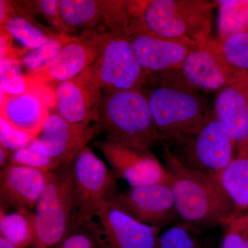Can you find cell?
Segmentation results:
<instances>
[{
	"label": "cell",
	"mask_w": 248,
	"mask_h": 248,
	"mask_svg": "<svg viewBox=\"0 0 248 248\" xmlns=\"http://www.w3.org/2000/svg\"><path fill=\"white\" fill-rule=\"evenodd\" d=\"M164 160L169 180L181 222L196 231L228 225L234 213L232 200L218 175H207L186 169L177 161L168 147Z\"/></svg>",
	"instance_id": "6da1fadb"
},
{
	"label": "cell",
	"mask_w": 248,
	"mask_h": 248,
	"mask_svg": "<svg viewBox=\"0 0 248 248\" xmlns=\"http://www.w3.org/2000/svg\"><path fill=\"white\" fill-rule=\"evenodd\" d=\"M215 6L214 1L207 0L130 1L131 33L143 31L198 46L209 40Z\"/></svg>",
	"instance_id": "7a4b0ae2"
},
{
	"label": "cell",
	"mask_w": 248,
	"mask_h": 248,
	"mask_svg": "<svg viewBox=\"0 0 248 248\" xmlns=\"http://www.w3.org/2000/svg\"><path fill=\"white\" fill-rule=\"evenodd\" d=\"M99 124L108 140L132 148L151 150L170 142L155 125L143 89L104 93Z\"/></svg>",
	"instance_id": "3957f363"
},
{
	"label": "cell",
	"mask_w": 248,
	"mask_h": 248,
	"mask_svg": "<svg viewBox=\"0 0 248 248\" xmlns=\"http://www.w3.org/2000/svg\"><path fill=\"white\" fill-rule=\"evenodd\" d=\"M154 86L146 93L155 125L160 134L172 142L195 133L214 117L205 98L182 86L154 77Z\"/></svg>",
	"instance_id": "277c9868"
},
{
	"label": "cell",
	"mask_w": 248,
	"mask_h": 248,
	"mask_svg": "<svg viewBox=\"0 0 248 248\" xmlns=\"http://www.w3.org/2000/svg\"><path fill=\"white\" fill-rule=\"evenodd\" d=\"M76 213L71 164L48 173L34 209L35 241L31 248H50L64 238Z\"/></svg>",
	"instance_id": "5b68a950"
},
{
	"label": "cell",
	"mask_w": 248,
	"mask_h": 248,
	"mask_svg": "<svg viewBox=\"0 0 248 248\" xmlns=\"http://www.w3.org/2000/svg\"><path fill=\"white\" fill-rule=\"evenodd\" d=\"M156 78L196 92H210L248 79V76L227 60L220 41L208 40L191 50L179 69Z\"/></svg>",
	"instance_id": "8992f818"
},
{
	"label": "cell",
	"mask_w": 248,
	"mask_h": 248,
	"mask_svg": "<svg viewBox=\"0 0 248 248\" xmlns=\"http://www.w3.org/2000/svg\"><path fill=\"white\" fill-rule=\"evenodd\" d=\"M172 144L170 151L183 166L207 175H218L234 159V141L215 117Z\"/></svg>",
	"instance_id": "52a82bcc"
},
{
	"label": "cell",
	"mask_w": 248,
	"mask_h": 248,
	"mask_svg": "<svg viewBox=\"0 0 248 248\" xmlns=\"http://www.w3.org/2000/svg\"><path fill=\"white\" fill-rule=\"evenodd\" d=\"M76 213L73 219L91 221L110 205L118 192L115 175L86 147L71 164Z\"/></svg>",
	"instance_id": "ba28073f"
},
{
	"label": "cell",
	"mask_w": 248,
	"mask_h": 248,
	"mask_svg": "<svg viewBox=\"0 0 248 248\" xmlns=\"http://www.w3.org/2000/svg\"><path fill=\"white\" fill-rule=\"evenodd\" d=\"M91 70L104 93L142 90L149 79L140 66L126 35H109Z\"/></svg>",
	"instance_id": "9c48e42d"
},
{
	"label": "cell",
	"mask_w": 248,
	"mask_h": 248,
	"mask_svg": "<svg viewBox=\"0 0 248 248\" xmlns=\"http://www.w3.org/2000/svg\"><path fill=\"white\" fill-rule=\"evenodd\" d=\"M60 4L63 20L73 32L79 29L106 35L131 32L130 1L60 0Z\"/></svg>",
	"instance_id": "30bf717a"
},
{
	"label": "cell",
	"mask_w": 248,
	"mask_h": 248,
	"mask_svg": "<svg viewBox=\"0 0 248 248\" xmlns=\"http://www.w3.org/2000/svg\"><path fill=\"white\" fill-rule=\"evenodd\" d=\"M110 205L140 223L158 228H162L179 218L168 183L130 186L119 192Z\"/></svg>",
	"instance_id": "8fae6325"
},
{
	"label": "cell",
	"mask_w": 248,
	"mask_h": 248,
	"mask_svg": "<svg viewBox=\"0 0 248 248\" xmlns=\"http://www.w3.org/2000/svg\"><path fill=\"white\" fill-rule=\"evenodd\" d=\"M94 146L104 155L115 177L124 179L130 186H144L168 183L166 169L151 150H142L106 140Z\"/></svg>",
	"instance_id": "7c38bea8"
},
{
	"label": "cell",
	"mask_w": 248,
	"mask_h": 248,
	"mask_svg": "<svg viewBox=\"0 0 248 248\" xmlns=\"http://www.w3.org/2000/svg\"><path fill=\"white\" fill-rule=\"evenodd\" d=\"M102 131L99 124L71 123L53 111L37 139L50 157L60 166H68Z\"/></svg>",
	"instance_id": "4fadbf2b"
},
{
	"label": "cell",
	"mask_w": 248,
	"mask_h": 248,
	"mask_svg": "<svg viewBox=\"0 0 248 248\" xmlns=\"http://www.w3.org/2000/svg\"><path fill=\"white\" fill-rule=\"evenodd\" d=\"M55 106L54 91L36 80L33 86L23 94L1 91L0 117L14 128L37 138Z\"/></svg>",
	"instance_id": "5bb4252c"
},
{
	"label": "cell",
	"mask_w": 248,
	"mask_h": 248,
	"mask_svg": "<svg viewBox=\"0 0 248 248\" xmlns=\"http://www.w3.org/2000/svg\"><path fill=\"white\" fill-rule=\"evenodd\" d=\"M109 35L83 31L63 46L43 70L29 76L45 84H58L76 78L92 66Z\"/></svg>",
	"instance_id": "9a60e30c"
},
{
	"label": "cell",
	"mask_w": 248,
	"mask_h": 248,
	"mask_svg": "<svg viewBox=\"0 0 248 248\" xmlns=\"http://www.w3.org/2000/svg\"><path fill=\"white\" fill-rule=\"evenodd\" d=\"M55 111L71 123H98L102 91L91 67L73 79L58 84L54 91Z\"/></svg>",
	"instance_id": "2e32d148"
},
{
	"label": "cell",
	"mask_w": 248,
	"mask_h": 248,
	"mask_svg": "<svg viewBox=\"0 0 248 248\" xmlns=\"http://www.w3.org/2000/svg\"><path fill=\"white\" fill-rule=\"evenodd\" d=\"M128 38L140 66L149 78L179 69L195 48L140 31H134Z\"/></svg>",
	"instance_id": "e0dca14e"
},
{
	"label": "cell",
	"mask_w": 248,
	"mask_h": 248,
	"mask_svg": "<svg viewBox=\"0 0 248 248\" xmlns=\"http://www.w3.org/2000/svg\"><path fill=\"white\" fill-rule=\"evenodd\" d=\"M108 248H155L161 228L143 224L109 205L98 215Z\"/></svg>",
	"instance_id": "ac0fdd59"
},
{
	"label": "cell",
	"mask_w": 248,
	"mask_h": 248,
	"mask_svg": "<svg viewBox=\"0 0 248 248\" xmlns=\"http://www.w3.org/2000/svg\"><path fill=\"white\" fill-rule=\"evenodd\" d=\"M48 173L27 166L9 165L0 172L1 208L33 211Z\"/></svg>",
	"instance_id": "d6986e66"
},
{
	"label": "cell",
	"mask_w": 248,
	"mask_h": 248,
	"mask_svg": "<svg viewBox=\"0 0 248 248\" xmlns=\"http://www.w3.org/2000/svg\"><path fill=\"white\" fill-rule=\"evenodd\" d=\"M213 114L234 141L238 156L242 155L248 141V79L220 91Z\"/></svg>",
	"instance_id": "ffe728a7"
},
{
	"label": "cell",
	"mask_w": 248,
	"mask_h": 248,
	"mask_svg": "<svg viewBox=\"0 0 248 248\" xmlns=\"http://www.w3.org/2000/svg\"><path fill=\"white\" fill-rule=\"evenodd\" d=\"M0 29L29 50L61 34L37 22L23 1H0Z\"/></svg>",
	"instance_id": "44dd1931"
},
{
	"label": "cell",
	"mask_w": 248,
	"mask_h": 248,
	"mask_svg": "<svg viewBox=\"0 0 248 248\" xmlns=\"http://www.w3.org/2000/svg\"><path fill=\"white\" fill-rule=\"evenodd\" d=\"M218 177L234 203L231 222L241 216V212L248 210V157L235 158Z\"/></svg>",
	"instance_id": "7402d4cb"
},
{
	"label": "cell",
	"mask_w": 248,
	"mask_h": 248,
	"mask_svg": "<svg viewBox=\"0 0 248 248\" xmlns=\"http://www.w3.org/2000/svg\"><path fill=\"white\" fill-rule=\"evenodd\" d=\"M35 214L19 210L9 213L0 210V237L20 248L32 247L35 241Z\"/></svg>",
	"instance_id": "603a6c76"
},
{
	"label": "cell",
	"mask_w": 248,
	"mask_h": 248,
	"mask_svg": "<svg viewBox=\"0 0 248 248\" xmlns=\"http://www.w3.org/2000/svg\"><path fill=\"white\" fill-rule=\"evenodd\" d=\"M214 3L218 8L220 42L248 32V0H218Z\"/></svg>",
	"instance_id": "cb8c5ba5"
},
{
	"label": "cell",
	"mask_w": 248,
	"mask_h": 248,
	"mask_svg": "<svg viewBox=\"0 0 248 248\" xmlns=\"http://www.w3.org/2000/svg\"><path fill=\"white\" fill-rule=\"evenodd\" d=\"M50 248H108L99 223L73 219L69 231L56 246Z\"/></svg>",
	"instance_id": "d4e9b609"
},
{
	"label": "cell",
	"mask_w": 248,
	"mask_h": 248,
	"mask_svg": "<svg viewBox=\"0 0 248 248\" xmlns=\"http://www.w3.org/2000/svg\"><path fill=\"white\" fill-rule=\"evenodd\" d=\"M73 38V36L61 33L40 46L28 50L20 59L22 67L25 68L27 75L33 76L43 70L60 50Z\"/></svg>",
	"instance_id": "484cf974"
},
{
	"label": "cell",
	"mask_w": 248,
	"mask_h": 248,
	"mask_svg": "<svg viewBox=\"0 0 248 248\" xmlns=\"http://www.w3.org/2000/svg\"><path fill=\"white\" fill-rule=\"evenodd\" d=\"M20 60L5 58L0 60V88L9 94H21L27 92L35 84L36 80L22 71Z\"/></svg>",
	"instance_id": "4316f807"
},
{
	"label": "cell",
	"mask_w": 248,
	"mask_h": 248,
	"mask_svg": "<svg viewBox=\"0 0 248 248\" xmlns=\"http://www.w3.org/2000/svg\"><path fill=\"white\" fill-rule=\"evenodd\" d=\"M9 165L27 166L45 172H51L62 167L46 153L37 138L25 146L12 152L9 158Z\"/></svg>",
	"instance_id": "83f0119b"
},
{
	"label": "cell",
	"mask_w": 248,
	"mask_h": 248,
	"mask_svg": "<svg viewBox=\"0 0 248 248\" xmlns=\"http://www.w3.org/2000/svg\"><path fill=\"white\" fill-rule=\"evenodd\" d=\"M186 223H178L159 235L155 248H208V241Z\"/></svg>",
	"instance_id": "f1b7e54d"
},
{
	"label": "cell",
	"mask_w": 248,
	"mask_h": 248,
	"mask_svg": "<svg viewBox=\"0 0 248 248\" xmlns=\"http://www.w3.org/2000/svg\"><path fill=\"white\" fill-rule=\"evenodd\" d=\"M221 48L227 60L248 76V32L232 36L221 42Z\"/></svg>",
	"instance_id": "f546056e"
},
{
	"label": "cell",
	"mask_w": 248,
	"mask_h": 248,
	"mask_svg": "<svg viewBox=\"0 0 248 248\" xmlns=\"http://www.w3.org/2000/svg\"><path fill=\"white\" fill-rule=\"evenodd\" d=\"M31 11L34 15L40 14L53 29L61 33L68 35L73 33V31L66 25L61 11L60 0H37L29 1Z\"/></svg>",
	"instance_id": "4dcf8cb0"
},
{
	"label": "cell",
	"mask_w": 248,
	"mask_h": 248,
	"mask_svg": "<svg viewBox=\"0 0 248 248\" xmlns=\"http://www.w3.org/2000/svg\"><path fill=\"white\" fill-rule=\"evenodd\" d=\"M34 138H35L14 128L0 117V146L12 153L25 146Z\"/></svg>",
	"instance_id": "1f68e13d"
},
{
	"label": "cell",
	"mask_w": 248,
	"mask_h": 248,
	"mask_svg": "<svg viewBox=\"0 0 248 248\" xmlns=\"http://www.w3.org/2000/svg\"><path fill=\"white\" fill-rule=\"evenodd\" d=\"M14 39L3 29L0 31V60L5 58H21L28 51L26 49H18L14 46Z\"/></svg>",
	"instance_id": "d6a6232c"
},
{
	"label": "cell",
	"mask_w": 248,
	"mask_h": 248,
	"mask_svg": "<svg viewBox=\"0 0 248 248\" xmlns=\"http://www.w3.org/2000/svg\"><path fill=\"white\" fill-rule=\"evenodd\" d=\"M221 248H248V241L241 233L228 225L222 241Z\"/></svg>",
	"instance_id": "836d02e7"
},
{
	"label": "cell",
	"mask_w": 248,
	"mask_h": 248,
	"mask_svg": "<svg viewBox=\"0 0 248 248\" xmlns=\"http://www.w3.org/2000/svg\"><path fill=\"white\" fill-rule=\"evenodd\" d=\"M228 225L241 233L248 241V215H241Z\"/></svg>",
	"instance_id": "e575fe53"
},
{
	"label": "cell",
	"mask_w": 248,
	"mask_h": 248,
	"mask_svg": "<svg viewBox=\"0 0 248 248\" xmlns=\"http://www.w3.org/2000/svg\"><path fill=\"white\" fill-rule=\"evenodd\" d=\"M11 152L0 146V166L1 170L4 169L9 165V158Z\"/></svg>",
	"instance_id": "d590c367"
},
{
	"label": "cell",
	"mask_w": 248,
	"mask_h": 248,
	"mask_svg": "<svg viewBox=\"0 0 248 248\" xmlns=\"http://www.w3.org/2000/svg\"><path fill=\"white\" fill-rule=\"evenodd\" d=\"M0 248H20L16 246V245L9 242L7 240L0 237Z\"/></svg>",
	"instance_id": "8d00e7d4"
}]
</instances>
